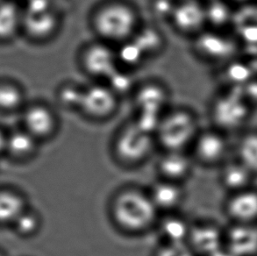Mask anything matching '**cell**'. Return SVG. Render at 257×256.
Segmentation results:
<instances>
[{
    "instance_id": "cell-26",
    "label": "cell",
    "mask_w": 257,
    "mask_h": 256,
    "mask_svg": "<svg viewBox=\"0 0 257 256\" xmlns=\"http://www.w3.org/2000/svg\"><path fill=\"white\" fill-rule=\"evenodd\" d=\"M38 141L25 129L14 132L7 136V149L14 156L28 158L37 149Z\"/></svg>"
},
{
    "instance_id": "cell-39",
    "label": "cell",
    "mask_w": 257,
    "mask_h": 256,
    "mask_svg": "<svg viewBox=\"0 0 257 256\" xmlns=\"http://www.w3.org/2000/svg\"><path fill=\"white\" fill-rule=\"evenodd\" d=\"M51 1H54V0H51Z\"/></svg>"
},
{
    "instance_id": "cell-35",
    "label": "cell",
    "mask_w": 257,
    "mask_h": 256,
    "mask_svg": "<svg viewBox=\"0 0 257 256\" xmlns=\"http://www.w3.org/2000/svg\"><path fill=\"white\" fill-rule=\"evenodd\" d=\"M7 136L4 134L2 130H0V153L5 149H7Z\"/></svg>"
},
{
    "instance_id": "cell-29",
    "label": "cell",
    "mask_w": 257,
    "mask_h": 256,
    "mask_svg": "<svg viewBox=\"0 0 257 256\" xmlns=\"http://www.w3.org/2000/svg\"><path fill=\"white\" fill-rule=\"evenodd\" d=\"M15 228L21 235L30 236L37 232L41 227V218L35 211H26L14 223Z\"/></svg>"
},
{
    "instance_id": "cell-37",
    "label": "cell",
    "mask_w": 257,
    "mask_h": 256,
    "mask_svg": "<svg viewBox=\"0 0 257 256\" xmlns=\"http://www.w3.org/2000/svg\"><path fill=\"white\" fill-rule=\"evenodd\" d=\"M14 1H16L18 3H20V2H23V3H25V2H26V1H28V0H14Z\"/></svg>"
},
{
    "instance_id": "cell-31",
    "label": "cell",
    "mask_w": 257,
    "mask_h": 256,
    "mask_svg": "<svg viewBox=\"0 0 257 256\" xmlns=\"http://www.w3.org/2000/svg\"><path fill=\"white\" fill-rule=\"evenodd\" d=\"M84 88H78L74 84H67L63 86L59 92V98L61 103L69 108H79L81 97Z\"/></svg>"
},
{
    "instance_id": "cell-11",
    "label": "cell",
    "mask_w": 257,
    "mask_h": 256,
    "mask_svg": "<svg viewBox=\"0 0 257 256\" xmlns=\"http://www.w3.org/2000/svg\"><path fill=\"white\" fill-rule=\"evenodd\" d=\"M59 18L51 8L30 10L23 8L22 33L35 42H44L56 34Z\"/></svg>"
},
{
    "instance_id": "cell-20",
    "label": "cell",
    "mask_w": 257,
    "mask_h": 256,
    "mask_svg": "<svg viewBox=\"0 0 257 256\" xmlns=\"http://www.w3.org/2000/svg\"><path fill=\"white\" fill-rule=\"evenodd\" d=\"M156 227L162 242H187L191 223L177 212L161 214Z\"/></svg>"
},
{
    "instance_id": "cell-14",
    "label": "cell",
    "mask_w": 257,
    "mask_h": 256,
    "mask_svg": "<svg viewBox=\"0 0 257 256\" xmlns=\"http://www.w3.org/2000/svg\"><path fill=\"white\" fill-rule=\"evenodd\" d=\"M24 129L37 141L52 138L58 130V118L51 108L43 104H34L25 109Z\"/></svg>"
},
{
    "instance_id": "cell-2",
    "label": "cell",
    "mask_w": 257,
    "mask_h": 256,
    "mask_svg": "<svg viewBox=\"0 0 257 256\" xmlns=\"http://www.w3.org/2000/svg\"><path fill=\"white\" fill-rule=\"evenodd\" d=\"M93 27L105 42L125 43L138 30V15L127 4L120 1L108 2L94 14Z\"/></svg>"
},
{
    "instance_id": "cell-16",
    "label": "cell",
    "mask_w": 257,
    "mask_h": 256,
    "mask_svg": "<svg viewBox=\"0 0 257 256\" xmlns=\"http://www.w3.org/2000/svg\"><path fill=\"white\" fill-rule=\"evenodd\" d=\"M194 162L189 151H164L157 161L159 178L183 184L191 177Z\"/></svg>"
},
{
    "instance_id": "cell-28",
    "label": "cell",
    "mask_w": 257,
    "mask_h": 256,
    "mask_svg": "<svg viewBox=\"0 0 257 256\" xmlns=\"http://www.w3.org/2000/svg\"><path fill=\"white\" fill-rule=\"evenodd\" d=\"M131 40L142 50L144 56L146 54L157 52L160 49L163 41L160 34L151 28H145L142 31L137 30Z\"/></svg>"
},
{
    "instance_id": "cell-1",
    "label": "cell",
    "mask_w": 257,
    "mask_h": 256,
    "mask_svg": "<svg viewBox=\"0 0 257 256\" xmlns=\"http://www.w3.org/2000/svg\"><path fill=\"white\" fill-rule=\"evenodd\" d=\"M111 220L122 232L140 234L157 225L160 218L149 191L125 187L115 194L110 203Z\"/></svg>"
},
{
    "instance_id": "cell-22",
    "label": "cell",
    "mask_w": 257,
    "mask_h": 256,
    "mask_svg": "<svg viewBox=\"0 0 257 256\" xmlns=\"http://www.w3.org/2000/svg\"><path fill=\"white\" fill-rule=\"evenodd\" d=\"M207 28L219 31L233 32L235 7L228 0L205 3Z\"/></svg>"
},
{
    "instance_id": "cell-10",
    "label": "cell",
    "mask_w": 257,
    "mask_h": 256,
    "mask_svg": "<svg viewBox=\"0 0 257 256\" xmlns=\"http://www.w3.org/2000/svg\"><path fill=\"white\" fill-rule=\"evenodd\" d=\"M222 210L228 224H257V188L227 194Z\"/></svg>"
},
{
    "instance_id": "cell-23",
    "label": "cell",
    "mask_w": 257,
    "mask_h": 256,
    "mask_svg": "<svg viewBox=\"0 0 257 256\" xmlns=\"http://www.w3.org/2000/svg\"><path fill=\"white\" fill-rule=\"evenodd\" d=\"M222 65L221 74L226 84L225 89H241L250 81L251 66L247 65V62L240 61L238 56Z\"/></svg>"
},
{
    "instance_id": "cell-13",
    "label": "cell",
    "mask_w": 257,
    "mask_h": 256,
    "mask_svg": "<svg viewBox=\"0 0 257 256\" xmlns=\"http://www.w3.org/2000/svg\"><path fill=\"white\" fill-rule=\"evenodd\" d=\"M82 63L90 76L108 79L118 69V53L108 44H92L83 53Z\"/></svg>"
},
{
    "instance_id": "cell-36",
    "label": "cell",
    "mask_w": 257,
    "mask_h": 256,
    "mask_svg": "<svg viewBox=\"0 0 257 256\" xmlns=\"http://www.w3.org/2000/svg\"><path fill=\"white\" fill-rule=\"evenodd\" d=\"M204 3H209V2H212V1H217V0H202Z\"/></svg>"
},
{
    "instance_id": "cell-4",
    "label": "cell",
    "mask_w": 257,
    "mask_h": 256,
    "mask_svg": "<svg viewBox=\"0 0 257 256\" xmlns=\"http://www.w3.org/2000/svg\"><path fill=\"white\" fill-rule=\"evenodd\" d=\"M200 131L195 113L177 109L163 115L155 137L164 151H189Z\"/></svg>"
},
{
    "instance_id": "cell-9",
    "label": "cell",
    "mask_w": 257,
    "mask_h": 256,
    "mask_svg": "<svg viewBox=\"0 0 257 256\" xmlns=\"http://www.w3.org/2000/svg\"><path fill=\"white\" fill-rule=\"evenodd\" d=\"M225 227L215 222L191 224L187 243L198 256H213L224 248Z\"/></svg>"
},
{
    "instance_id": "cell-3",
    "label": "cell",
    "mask_w": 257,
    "mask_h": 256,
    "mask_svg": "<svg viewBox=\"0 0 257 256\" xmlns=\"http://www.w3.org/2000/svg\"><path fill=\"white\" fill-rule=\"evenodd\" d=\"M254 107L240 89H225L212 102L211 118L213 127L226 133L240 134L250 121Z\"/></svg>"
},
{
    "instance_id": "cell-8",
    "label": "cell",
    "mask_w": 257,
    "mask_h": 256,
    "mask_svg": "<svg viewBox=\"0 0 257 256\" xmlns=\"http://www.w3.org/2000/svg\"><path fill=\"white\" fill-rule=\"evenodd\" d=\"M118 96L108 85L94 84L83 90L80 110L87 118L104 120L111 118L118 108Z\"/></svg>"
},
{
    "instance_id": "cell-21",
    "label": "cell",
    "mask_w": 257,
    "mask_h": 256,
    "mask_svg": "<svg viewBox=\"0 0 257 256\" xmlns=\"http://www.w3.org/2000/svg\"><path fill=\"white\" fill-rule=\"evenodd\" d=\"M233 157L257 177V129L247 128L233 142Z\"/></svg>"
},
{
    "instance_id": "cell-7",
    "label": "cell",
    "mask_w": 257,
    "mask_h": 256,
    "mask_svg": "<svg viewBox=\"0 0 257 256\" xmlns=\"http://www.w3.org/2000/svg\"><path fill=\"white\" fill-rule=\"evenodd\" d=\"M195 48L199 56L212 63H223L238 56L240 42L233 32L206 28L197 35Z\"/></svg>"
},
{
    "instance_id": "cell-5",
    "label": "cell",
    "mask_w": 257,
    "mask_h": 256,
    "mask_svg": "<svg viewBox=\"0 0 257 256\" xmlns=\"http://www.w3.org/2000/svg\"><path fill=\"white\" fill-rule=\"evenodd\" d=\"M156 145L155 135L133 121L118 130L112 143V153L122 165L136 167L149 159Z\"/></svg>"
},
{
    "instance_id": "cell-30",
    "label": "cell",
    "mask_w": 257,
    "mask_h": 256,
    "mask_svg": "<svg viewBox=\"0 0 257 256\" xmlns=\"http://www.w3.org/2000/svg\"><path fill=\"white\" fill-rule=\"evenodd\" d=\"M153 256H198L187 242H161Z\"/></svg>"
},
{
    "instance_id": "cell-38",
    "label": "cell",
    "mask_w": 257,
    "mask_h": 256,
    "mask_svg": "<svg viewBox=\"0 0 257 256\" xmlns=\"http://www.w3.org/2000/svg\"><path fill=\"white\" fill-rule=\"evenodd\" d=\"M1 1H3V0H0V2H1Z\"/></svg>"
},
{
    "instance_id": "cell-24",
    "label": "cell",
    "mask_w": 257,
    "mask_h": 256,
    "mask_svg": "<svg viewBox=\"0 0 257 256\" xmlns=\"http://www.w3.org/2000/svg\"><path fill=\"white\" fill-rule=\"evenodd\" d=\"M167 100V93L164 88L155 84L143 86L137 94L136 103L139 112L162 114V110Z\"/></svg>"
},
{
    "instance_id": "cell-19",
    "label": "cell",
    "mask_w": 257,
    "mask_h": 256,
    "mask_svg": "<svg viewBox=\"0 0 257 256\" xmlns=\"http://www.w3.org/2000/svg\"><path fill=\"white\" fill-rule=\"evenodd\" d=\"M23 7L14 0L0 2V43L13 41L22 33Z\"/></svg>"
},
{
    "instance_id": "cell-25",
    "label": "cell",
    "mask_w": 257,
    "mask_h": 256,
    "mask_svg": "<svg viewBox=\"0 0 257 256\" xmlns=\"http://www.w3.org/2000/svg\"><path fill=\"white\" fill-rule=\"evenodd\" d=\"M24 101V91L19 83L8 78H0V111H16Z\"/></svg>"
},
{
    "instance_id": "cell-6",
    "label": "cell",
    "mask_w": 257,
    "mask_h": 256,
    "mask_svg": "<svg viewBox=\"0 0 257 256\" xmlns=\"http://www.w3.org/2000/svg\"><path fill=\"white\" fill-rule=\"evenodd\" d=\"M195 162L207 168H220L233 156L229 135L217 128L201 129L191 148Z\"/></svg>"
},
{
    "instance_id": "cell-32",
    "label": "cell",
    "mask_w": 257,
    "mask_h": 256,
    "mask_svg": "<svg viewBox=\"0 0 257 256\" xmlns=\"http://www.w3.org/2000/svg\"><path fill=\"white\" fill-rule=\"evenodd\" d=\"M126 44L123 45L122 49L118 51V62L121 61L123 63H126L128 65H136L143 60L144 54L142 50L137 47L136 43L130 40L125 42Z\"/></svg>"
},
{
    "instance_id": "cell-40",
    "label": "cell",
    "mask_w": 257,
    "mask_h": 256,
    "mask_svg": "<svg viewBox=\"0 0 257 256\" xmlns=\"http://www.w3.org/2000/svg\"><path fill=\"white\" fill-rule=\"evenodd\" d=\"M0 256H1V255H0Z\"/></svg>"
},
{
    "instance_id": "cell-15",
    "label": "cell",
    "mask_w": 257,
    "mask_h": 256,
    "mask_svg": "<svg viewBox=\"0 0 257 256\" xmlns=\"http://www.w3.org/2000/svg\"><path fill=\"white\" fill-rule=\"evenodd\" d=\"M224 249L233 256H257V224H228Z\"/></svg>"
},
{
    "instance_id": "cell-27",
    "label": "cell",
    "mask_w": 257,
    "mask_h": 256,
    "mask_svg": "<svg viewBox=\"0 0 257 256\" xmlns=\"http://www.w3.org/2000/svg\"><path fill=\"white\" fill-rule=\"evenodd\" d=\"M26 210L24 199L19 194L0 191V223L14 224Z\"/></svg>"
},
{
    "instance_id": "cell-12",
    "label": "cell",
    "mask_w": 257,
    "mask_h": 256,
    "mask_svg": "<svg viewBox=\"0 0 257 256\" xmlns=\"http://www.w3.org/2000/svg\"><path fill=\"white\" fill-rule=\"evenodd\" d=\"M171 19L179 31L197 36L207 28L205 3L202 0L178 1Z\"/></svg>"
},
{
    "instance_id": "cell-17",
    "label": "cell",
    "mask_w": 257,
    "mask_h": 256,
    "mask_svg": "<svg viewBox=\"0 0 257 256\" xmlns=\"http://www.w3.org/2000/svg\"><path fill=\"white\" fill-rule=\"evenodd\" d=\"M148 191L160 214L177 212L185 199L183 184L161 178Z\"/></svg>"
},
{
    "instance_id": "cell-33",
    "label": "cell",
    "mask_w": 257,
    "mask_h": 256,
    "mask_svg": "<svg viewBox=\"0 0 257 256\" xmlns=\"http://www.w3.org/2000/svg\"><path fill=\"white\" fill-rule=\"evenodd\" d=\"M176 5L174 0H155L153 11L157 17L171 19Z\"/></svg>"
},
{
    "instance_id": "cell-18",
    "label": "cell",
    "mask_w": 257,
    "mask_h": 256,
    "mask_svg": "<svg viewBox=\"0 0 257 256\" xmlns=\"http://www.w3.org/2000/svg\"><path fill=\"white\" fill-rule=\"evenodd\" d=\"M219 183L227 194L255 186L257 177L233 156L219 168Z\"/></svg>"
},
{
    "instance_id": "cell-34",
    "label": "cell",
    "mask_w": 257,
    "mask_h": 256,
    "mask_svg": "<svg viewBox=\"0 0 257 256\" xmlns=\"http://www.w3.org/2000/svg\"><path fill=\"white\" fill-rule=\"evenodd\" d=\"M228 1H229L230 3L232 4L235 8L247 7V6L257 4V0H228Z\"/></svg>"
}]
</instances>
